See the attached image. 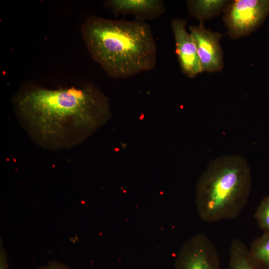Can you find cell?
<instances>
[{
  "instance_id": "obj_4",
  "label": "cell",
  "mask_w": 269,
  "mask_h": 269,
  "mask_svg": "<svg viewBox=\"0 0 269 269\" xmlns=\"http://www.w3.org/2000/svg\"><path fill=\"white\" fill-rule=\"evenodd\" d=\"M223 20L234 39L255 30L269 13V0H235L224 9Z\"/></svg>"
},
{
  "instance_id": "obj_8",
  "label": "cell",
  "mask_w": 269,
  "mask_h": 269,
  "mask_svg": "<svg viewBox=\"0 0 269 269\" xmlns=\"http://www.w3.org/2000/svg\"><path fill=\"white\" fill-rule=\"evenodd\" d=\"M106 3L115 14H130L143 21L156 19L165 10L161 0H110Z\"/></svg>"
},
{
  "instance_id": "obj_7",
  "label": "cell",
  "mask_w": 269,
  "mask_h": 269,
  "mask_svg": "<svg viewBox=\"0 0 269 269\" xmlns=\"http://www.w3.org/2000/svg\"><path fill=\"white\" fill-rule=\"evenodd\" d=\"M186 25V21L180 18H173L171 22L181 70L184 74L193 78L202 70L196 45L192 35L187 31Z\"/></svg>"
},
{
  "instance_id": "obj_10",
  "label": "cell",
  "mask_w": 269,
  "mask_h": 269,
  "mask_svg": "<svg viewBox=\"0 0 269 269\" xmlns=\"http://www.w3.org/2000/svg\"><path fill=\"white\" fill-rule=\"evenodd\" d=\"M187 2L190 14L201 22L218 14L223 8L225 9L228 3V1L222 0H193Z\"/></svg>"
},
{
  "instance_id": "obj_6",
  "label": "cell",
  "mask_w": 269,
  "mask_h": 269,
  "mask_svg": "<svg viewBox=\"0 0 269 269\" xmlns=\"http://www.w3.org/2000/svg\"><path fill=\"white\" fill-rule=\"evenodd\" d=\"M189 28L196 45L202 72L221 70L223 67L220 44L222 34L206 29L202 22L198 25H190Z\"/></svg>"
},
{
  "instance_id": "obj_11",
  "label": "cell",
  "mask_w": 269,
  "mask_h": 269,
  "mask_svg": "<svg viewBox=\"0 0 269 269\" xmlns=\"http://www.w3.org/2000/svg\"><path fill=\"white\" fill-rule=\"evenodd\" d=\"M249 253L253 259L264 269H269V234L263 233L252 242Z\"/></svg>"
},
{
  "instance_id": "obj_3",
  "label": "cell",
  "mask_w": 269,
  "mask_h": 269,
  "mask_svg": "<svg viewBox=\"0 0 269 269\" xmlns=\"http://www.w3.org/2000/svg\"><path fill=\"white\" fill-rule=\"evenodd\" d=\"M251 187V168L243 156L226 154L213 159L197 183L199 217L206 223L236 218L248 203Z\"/></svg>"
},
{
  "instance_id": "obj_9",
  "label": "cell",
  "mask_w": 269,
  "mask_h": 269,
  "mask_svg": "<svg viewBox=\"0 0 269 269\" xmlns=\"http://www.w3.org/2000/svg\"><path fill=\"white\" fill-rule=\"evenodd\" d=\"M228 269H264L253 259L244 243L239 239H235L230 247Z\"/></svg>"
},
{
  "instance_id": "obj_13",
  "label": "cell",
  "mask_w": 269,
  "mask_h": 269,
  "mask_svg": "<svg viewBox=\"0 0 269 269\" xmlns=\"http://www.w3.org/2000/svg\"><path fill=\"white\" fill-rule=\"evenodd\" d=\"M38 269H71L66 265L58 263L51 262Z\"/></svg>"
},
{
  "instance_id": "obj_12",
  "label": "cell",
  "mask_w": 269,
  "mask_h": 269,
  "mask_svg": "<svg viewBox=\"0 0 269 269\" xmlns=\"http://www.w3.org/2000/svg\"><path fill=\"white\" fill-rule=\"evenodd\" d=\"M255 218L263 233L269 234V194L261 200L255 213Z\"/></svg>"
},
{
  "instance_id": "obj_5",
  "label": "cell",
  "mask_w": 269,
  "mask_h": 269,
  "mask_svg": "<svg viewBox=\"0 0 269 269\" xmlns=\"http://www.w3.org/2000/svg\"><path fill=\"white\" fill-rule=\"evenodd\" d=\"M173 269H221L219 255L209 237L198 233L183 244L176 256Z\"/></svg>"
},
{
  "instance_id": "obj_2",
  "label": "cell",
  "mask_w": 269,
  "mask_h": 269,
  "mask_svg": "<svg viewBox=\"0 0 269 269\" xmlns=\"http://www.w3.org/2000/svg\"><path fill=\"white\" fill-rule=\"evenodd\" d=\"M81 32L91 57L111 78L131 77L155 66L156 44L145 21L91 16Z\"/></svg>"
},
{
  "instance_id": "obj_1",
  "label": "cell",
  "mask_w": 269,
  "mask_h": 269,
  "mask_svg": "<svg viewBox=\"0 0 269 269\" xmlns=\"http://www.w3.org/2000/svg\"><path fill=\"white\" fill-rule=\"evenodd\" d=\"M13 103L29 137L50 150L78 145L109 113L107 98L91 84L56 88L28 86L14 96Z\"/></svg>"
},
{
  "instance_id": "obj_14",
  "label": "cell",
  "mask_w": 269,
  "mask_h": 269,
  "mask_svg": "<svg viewBox=\"0 0 269 269\" xmlns=\"http://www.w3.org/2000/svg\"><path fill=\"white\" fill-rule=\"evenodd\" d=\"M0 269H9L5 253L1 247L0 251Z\"/></svg>"
}]
</instances>
